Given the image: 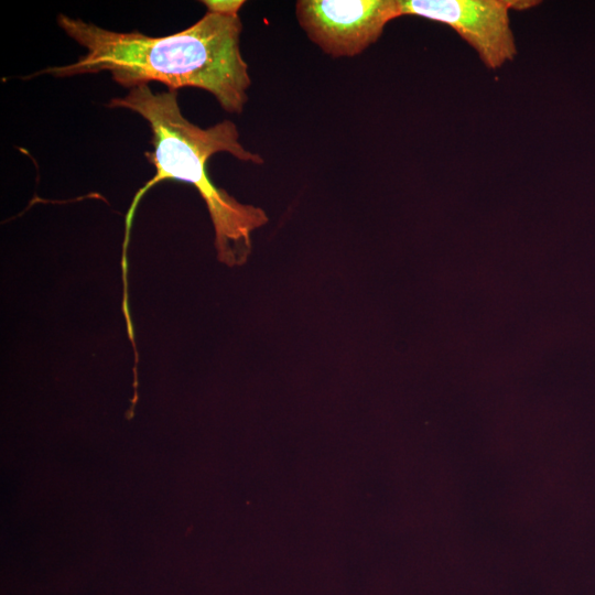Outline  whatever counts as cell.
I'll return each instance as SVG.
<instances>
[{
  "instance_id": "obj_2",
  "label": "cell",
  "mask_w": 595,
  "mask_h": 595,
  "mask_svg": "<svg viewBox=\"0 0 595 595\" xmlns=\"http://www.w3.org/2000/svg\"><path fill=\"white\" fill-rule=\"evenodd\" d=\"M107 106L131 110L148 121L153 151L144 152V156L155 169L153 177L133 196L126 214L121 257L123 295L128 296L127 251L134 213L143 195L163 181L185 182L197 190L214 226L218 260L229 267L245 263L252 249V232L268 223V215L217 187L207 171L209 158L218 152H227L242 162L263 163L260 154L239 142L237 126L223 120L201 128L183 116L177 90L153 93L148 85L131 88L126 96L110 99Z\"/></svg>"
},
{
  "instance_id": "obj_3",
  "label": "cell",
  "mask_w": 595,
  "mask_h": 595,
  "mask_svg": "<svg viewBox=\"0 0 595 595\" xmlns=\"http://www.w3.org/2000/svg\"><path fill=\"white\" fill-rule=\"evenodd\" d=\"M295 14L309 39L338 58L359 55L402 12L400 0H299Z\"/></svg>"
},
{
  "instance_id": "obj_1",
  "label": "cell",
  "mask_w": 595,
  "mask_h": 595,
  "mask_svg": "<svg viewBox=\"0 0 595 595\" xmlns=\"http://www.w3.org/2000/svg\"><path fill=\"white\" fill-rule=\"evenodd\" d=\"M57 24L86 54L35 75L72 77L107 71L130 89L150 82L174 90L196 87L210 93L230 113L242 112L248 100L251 79L240 52L238 14L206 11L193 25L166 36L116 32L65 14L57 15Z\"/></svg>"
},
{
  "instance_id": "obj_5",
  "label": "cell",
  "mask_w": 595,
  "mask_h": 595,
  "mask_svg": "<svg viewBox=\"0 0 595 595\" xmlns=\"http://www.w3.org/2000/svg\"><path fill=\"white\" fill-rule=\"evenodd\" d=\"M207 11L226 15L238 14V11L244 6L242 0H203Z\"/></svg>"
},
{
  "instance_id": "obj_4",
  "label": "cell",
  "mask_w": 595,
  "mask_h": 595,
  "mask_svg": "<svg viewBox=\"0 0 595 595\" xmlns=\"http://www.w3.org/2000/svg\"><path fill=\"white\" fill-rule=\"evenodd\" d=\"M402 15L422 17L452 28L488 68L513 60L517 46L510 26L511 9H528L521 0H400Z\"/></svg>"
}]
</instances>
